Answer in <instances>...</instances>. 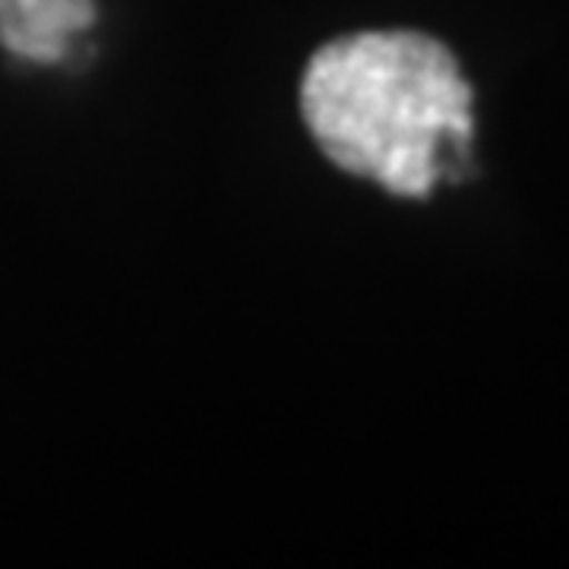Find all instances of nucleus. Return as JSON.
<instances>
[{
    "label": "nucleus",
    "instance_id": "nucleus-1",
    "mask_svg": "<svg viewBox=\"0 0 569 569\" xmlns=\"http://www.w3.org/2000/svg\"><path fill=\"white\" fill-rule=\"evenodd\" d=\"M301 114L336 168L418 200L440 178L443 146L466 156L471 86L447 44L425 32H355L310 58Z\"/></svg>",
    "mask_w": 569,
    "mask_h": 569
},
{
    "label": "nucleus",
    "instance_id": "nucleus-2",
    "mask_svg": "<svg viewBox=\"0 0 569 569\" xmlns=\"http://www.w3.org/2000/svg\"><path fill=\"white\" fill-rule=\"evenodd\" d=\"M96 22V0H10L0 17V44L32 63L67 58L70 36Z\"/></svg>",
    "mask_w": 569,
    "mask_h": 569
}]
</instances>
